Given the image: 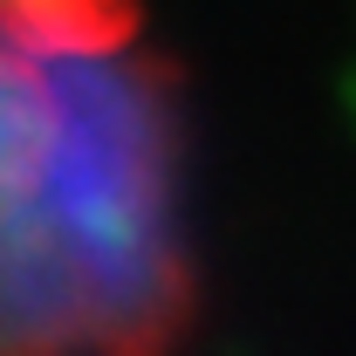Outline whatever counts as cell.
Segmentation results:
<instances>
[{
  "label": "cell",
  "instance_id": "cell-1",
  "mask_svg": "<svg viewBox=\"0 0 356 356\" xmlns=\"http://www.w3.org/2000/svg\"><path fill=\"white\" fill-rule=\"evenodd\" d=\"M185 302V144L117 0H0V356H151Z\"/></svg>",
  "mask_w": 356,
  "mask_h": 356
}]
</instances>
